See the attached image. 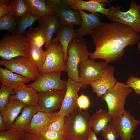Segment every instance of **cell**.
Wrapping results in <instances>:
<instances>
[{"label": "cell", "instance_id": "8fae6325", "mask_svg": "<svg viewBox=\"0 0 140 140\" xmlns=\"http://www.w3.org/2000/svg\"><path fill=\"white\" fill-rule=\"evenodd\" d=\"M87 86L68 78L67 81L66 91L62 104L57 115L62 117L68 116L79 108L77 104L78 92L81 88H86Z\"/></svg>", "mask_w": 140, "mask_h": 140}, {"label": "cell", "instance_id": "f1b7e54d", "mask_svg": "<svg viewBox=\"0 0 140 140\" xmlns=\"http://www.w3.org/2000/svg\"><path fill=\"white\" fill-rule=\"evenodd\" d=\"M9 13L17 22L29 12L24 0H10L9 2Z\"/></svg>", "mask_w": 140, "mask_h": 140}, {"label": "cell", "instance_id": "2e32d148", "mask_svg": "<svg viewBox=\"0 0 140 140\" xmlns=\"http://www.w3.org/2000/svg\"><path fill=\"white\" fill-rule=\"evenodd\" d=\"M56 15L61 25L68 26L74 25L80 26L81 25L82 18L78 10L71 9L62 0Z\"/></svg>", "mask_w": 140, "mask_h": 140}, {"label": "cell", "instance_id": "4dcf8cb0", "mask_svg": "<svg viewBox=\"0 0 140 140\" xmlns=\"http://www.w3.org/2000/svg\"><path fill=\"white\" fill-rule=\"evenodd\" d=\"M25 132L23 129L11 128L0 132V140H21Z\"/></svg>", "mask_w": 140, "mask_h": 140}, {"label": "cell", "instance_id": "9c48e42d", "mask_svg": "<svg viewBox=\"0 0 140 140\" xmlns=\"http://www.w3.org/2000/svg\"><path fill=\"white\" fill-rule=\"evenodd\" d=\"M45 51L46 59L39 72L46 73L66 71L67 67L64 60L62 47L60 44L52 43Z\"/></svg>", "mask_w": 140, "mask_h": 140}, {"label": "cell", "instance_id": "d6986e66", "mask_svg": "<svg viewBox=\"0 0 140 140\" xmlns=\"http://www.w3.org/2000/svg\"><path fill=\"white\" fill-rule=\"evenodd\" d=\"M20 101L10 96L9 101L5 108L0 111L4 122L6 130L11 128L12 124L19 113L26 106Z\"/></svg>", "mask_w": 140, "mask_h": 140}, {"label": "cell", "instance_id": "7dc6e473", "mask_svg": "<svg viewBox=\"0 0 140 140\" xmlns=\"http://www.w3.org/2000/svg\"></svg>", "mask_w": 140, "mask_h": 140}, {"label": "cell", "instance_id": "e575fe53", "mask_svg": "<svg viewBox=\"0 0 140 140\" xmlns=\"http://www.w3.org/2000/svg\"><path fill=\"white\" fill-rule=\"evenodd\" d=\"M101 132L104 140H116L119 137L118 132L110 122Z\"/></svg>", "mask_w": 140, "mask_h": 140}, {"label": "cell", "instance_id": "f6af8a7d", "mask_svg": "<svg viewBox=\"0 0 140 140\" xmlns=\"http://www.w3.org/2000/svg\"><path fill=\"white\" fill-rule=\"evenodd\" d=\"M138 104L140 105V101L138 102Z\"/></svg>", "mask_w": 140, "mask_h": 140}, {"label": "cell", "instance_id": "3957f363", "mask_svg": "<svg viewBox=\"0 0 140 140\" xmlns=\"http://www.w3.org/2000/svg\"><path fill=\"white\" fill-rule=\"evenodd\" d=\"M132 91V89L127 84L117 82L101 97L107 103V112L112 120L118 118L123 114L125 110L127 97Z\"/></svg>", "mask_w": 140, "mask_h": 140}, {"label": "cell", "instance_id": "603a6c76", "mask_svg": "<svg viewBox=\"0 0 140 140\" xmlns=\"http://www.w3.org/2000/svg\"><path fill=\"white\" fill-rule=\"evenodd\" d=\"M31 80L5 68H0V82L2 85L15 90L19 85Z\"/></svg>", "mask_w": 140, "mask_h": 140}, {"label": "cell", "instance_id": "ac0fdd59", "mask_svg": "<svg viewBox=\"0 0 140 140\" xmlns=\"http://www.w3.org/2000/svg\"><path fill=\"white\" fill-rule=\"evenodd\" d=\"M57 114V112L47 113L38 111L33 117L30 125L25 130V132L39 135Z\"/></svg>", "mask_w": 140, "mask_h": 140}, {"label": "cell", "instance_id": "d4e9b609", "mask_svg": "<svg viewBox=\"0 0 140 140\" xmlns=\"http://www.w3.org/2000/svg\"><path fill=\"white\" fill-rule=\"evenodd\" d=\"M38 111L37 105L26 106L22 110L20 115L13 122L11 128L25 130L30 125L33 117Z\"/></svg>", "mask_w": 140, "mask_h": 140}, {"label": "cell", "instance_id": "d590c367", "mask_svg": "<svg viewBox=\"0 0 140 140\" xmlns=\"http://www.w3.org/2000/svg\"><path fill=\"white\" fill-rule=\"evenodd\" d=\"M44 140H62L63 133L49 130H45L39 134Z\"/></svg>", "mask_w": 140, "mask_h": 140}, {"label": "cell", "instance_id": "4fadbf2b", "mask_svg": "<svg viewBox=\"0 0 140 140\" xmlns=\"http://www.w3.org/2000/svg\"><path fill=\"white\" fill-rule=\"evenodd\" d=\"M66 89H56L39 93L37 104L38 111L47 113L55 112L61 108Z\"/></svg>", "mask_w": 140, "mask_h": 140}, {"label": "cell", "instance_id": "bcb514c9", "mask_svg": "<svg viewBox=\"0 0 140 140\" xmlns=\"http://www.w3.org/2000/svg\"><path fill=\"white\" fill-rule=\"evenodd\" d=\"M64 140V139H63V140Z\"/></svg>", "mask_w": 140, "mask_h": 140}, {"label": "cell", "instance_id": "4316f807", "mask_svg": "<svg viewBox=\"0 0 140 140\" xmlns=\"http://www.w3.org/2000/svg\"><path fill=\"white\" fill-rule=\"evenodd\" d=\"M29 12L41 18L47 15H54L47 5L45 0H24Z\"/></svg>", "mask_w": 140, "mask_h": 140}, {"label": "cell", "instance_id": "277c9868", "mask_svg": "<svg viewBox=\"0 0 140 140\" xmlns=\"http://www.w3.org/2000/svg\"><path fill=\"white\" fill-rule=\"evenodd\" d=\"M67 53L66 64L68 78L74 81L80 82L78 66L80 64L89 58L90 54L85 40L78 37L74 38L68 45Z\"/></svg>", "mask_w": 140, "mask_h": 140}, {"label": "cell", "instance_id": "1f68e13d", "mask_svg": "<svg viewBox=\"0 0 140 140\" xmlns=\"http://www.w3.org/2000/svg\"><path fill=\"white\" fill-rule=\"evenodd\" d=\"M17 26V22L9 13L0 18L1 30L8 31L15 34Z\"/></svg>", "mask_w": 140, "mask_h": 140}, {"label": "cell", "instance_id": "f35d334b", "mask_svg": "<svg viewBox=\"0 0 140 140\" xmlns=\"http://www.w3.org/2000/svg\"><path fill=\"white\" fill-rule=\"evenodd\" d=\"M45 0L47 5L52 11L54 15H56L62 0Z\"/></svg>", "mask_w": 140, "mask_h": 140}, {"label": "cell", "instance_id": "5b68a950", "mask_svg": "<svg viewBox=\"0 0 140 140\" xmlns=\"http://www.w3.org/2000/svg\"><path fill=\"white\" fill-rule=\"evenodd\" d=\"M121 8V7L118 5L111 7L107 16L108 19L111 22L125 24L131 27L136 32H140V6L132 0L128 11H122Z\"/></svg>", "mask_w": 140, "mask_h": 140}, {"label": "cell", "instance_id": "f546056e", "mask_svg": "<svg viewBox=\"0 0 140 140\" xmlns=\"http://www.w3.org/2000/svg\"><path fill=\"white\" fill-rule=\"evenodd\" d=\"M41 18L38 16L29 12L17 22L15 34H23L27 29L30 27L36 21Z\"/></svg>", "mask_w": 140, "mask_h": 140}, {"label": "cell", "instance_id": "60d3db41", "mask_svg": "<svg viewBox=\"0 0 140 140\" xmlns=\"http://www.w3.org/2000/svg\"><path fill=\"white\" fill-rule=\"evenodd\" d=\"M21 140H44L39 134L25 132Z\"/></svg>", "mask_w": 140, "mask_h": 140}, {"label": "cell", "instance_id": "5bb4252c", "mask_svg": "<svg viewBox=\"0 0 140 140\" xmlns=\"http://www.w3.org/2000/svg\"><path fill=\"white\" fill-rule=\"evenodd\" d=\"M70 8L74 10H85L91 13L99 12L107 16L111 8H106V4L111 3V0H62Z\"/></svg>", "mask_w": 140, "mask_h": 140}, {"label": "cell", "instance_id": "7402d4cb", "mask_svg": "<svg viewBox=\"0 0 140 140\" xmlns=\"http://www.w3.org/2000/svg\"><path fill=\"white\" fill-rule=\"evenodd\" d=\"M14 91L15 94L10 95L12 99L20 101L26 106L37 105L39 94L32 88L24 84L19 85Z\"/></svg>", "mask_w": 140, "mask_h": 140}, {"label": "cell", "instance_id": "7a4b0ae2", "mask_svg": "<svg viewBox=\"0 0 140 140\" xmlns=\"http://www.w3.org/2000/svg\"><path fill=\"white\" fill-rule=\"evenodd\" d=\"M92 130L90 116L87 111L78 108L65 117L64 140H87Z\"/></svg>", "mask_w": 140, "mask_h": 140}, {"label": "cell", "instance_id": "ffe728a7", "mask_svg": "<svg viewBox=\"0 0 140 140\" xmlns=\"http://www.w3.org/2000/svg\"><path fill=\"white\" fill-rule=\"evenodd\" d=\"M78 37V36L73 26H66L60 24L57 32L56 37L52 38L51 43H58L62 46L64 60L66 64L67 60V49L68 45L72 39Z\"/></svg>", "mask_w": 140, "mask_h": 140}, {"label": "cell", "instance_id": "7bdbcfd3", "mask_svg": "<svg viewBox=\"0 0 140 140\" xmlns=\"http://www.w3.org/2000/svg\"><path fill=\"white\" fill-rule=\"evenodd\" d=\"M87 140H98L94 132L92 129L89 133Z\"/></svg>", "mask_w": 140, "mask_h": 140}, {"label": "cell", "instance_id": "6da1fadb", "mask_svg": "<svg viewBox=\"0 0 140 140\" xmlns=\"http://www.w3.org/2000/svg\"><path fill=\"white\" fill-rule=\"evenodd\" d=\"M91 34L95 50L90 53L92 59H101L109 63L120 60L125 48L140 41V34L131 27L116 22L105 23L94 29Z\"/></svg>", "mask_w": 140, "mask_h": 140}, {"label": "cell", "instance_id": "30bf717a", "mask_svg": "<svg viewBox=\"0 0 140 140\" xmlns=\"http://www.w3.org/2000/svg\"><path fill=\"white\" fill-rule=\"evenodd\" d=\"M79 66L80 82L86 85H90L96 81L109 67L103 61L96 62L94 60L89 58Z\"/></svg>", "mask_w": 140, "mask_h": 140}, {"label": "cell", "instance_id": "9a60e30c", "mask_svg": "<svg viewBox=\"0 0 140 140\" xmlns=\"http://www.w3.org/2000/svg\"><path fill=\"white\" fill-rule=\"evenodd\" d=\"M114 67L109 66L98 80L90 85L93 92L96 94L98 97H101L117 82L114 76Z\"/></svg>", "mask_w": 140, "mask_h": 140}, {"label": "cell", "instance_id": "44dd1931", "mask_svg": "<svg viewBox=\"0 0 140 140\" xmlns=\"http://www.w3.org/2000/svg\"><path fill=\"white\" fill-rule=\"evenodd\" d=\"M39 26L45 33L46 41L45 44L46 50L52 44L54 34L57 32L60 24L58 17L56 15H47L38 20Z\"/></svg>", "mask_w": 140, "mask_h": 140}, {"label": "cell", "instance_id": "836d02e7", "mask_svg": "<svg viewBox=\"0 0 140 140\" xmlns=\"http://www.w3.org/2000/svg\"><path fill=\"white\" fill-rule=\"evenodd\" d=\"M15 94L14 90L2 85L0 88V111L3 109L8 102L10 96Z\"/></svg>", "mask_w": 140, "mask_h": 140}, {"label": "cell", "instance_id": "ee69618b", "mask_svg": "<svg viewBox=\"0 0 140 140\" xmlns=\"http://www.w3.org/2000/svg\"><path fill=\"white\" fill-rule=\"evenodd\" d=\"M138 47L140 51V41H139L138 43Z\"/></svg>", "mask_w": 140, "mask_h": 140}, {"label": "cell", "instance_id": "7c38bea8", "mask_svg": "<svg viewBox=\"0 0 140 140\" xmlns=\"http://www.w3.org/2000/svg\"><path fill=\"white\" fill-rule=\"evenodd\" d=\"M110 123L118 132L121 140H131L140 120L135 119L129 111L125 110L120 117L111 120Z\"/></svg>", "mask_w": 140, "mask_h": 140}, {"label": "cell", "instance_id": "cb8c5ba5", "mask_svg": "<svg viewBox=\"0 0 140 140\" xmlns=\"http://www.w3.org/2000/svg\"><path fill=\"white\" fill-rule=\"evenodd\" d=\"M26 57L39 69H40L46 58V52L40 48L27 42L24 48Z\"/></svg>", "mask_w": 140, "mask_h": 140}, {"label": "cell", "instance_id": "74e56055", "mask_svg": "<svg viewBox=\"0 0 140 140\" xmlns=\"http://www.w3.org/2000/svg\"><path fill=\"white\" fill-rule=\"evenodd\" d=\"M77 103L79 109L86 110L90 106V101L88 96L82 93L78 97Z\"/></svg>", "mask_w": 140, "mask_h": 140}, {"label": "cell", "instance_id": "d6a6232c", "mask_svg": "<svg viewBox=\"0 0 140 140\" xmlns=\"http://www.w3.org/2000/svg\"><path fill=\"white\" fill-rule=\"evenodd\" d=\"M65 117L57 114L53 118L44 130H49L63 133L64 130Z\"/></svg>", "mask_w": 140, "mask_h": 140}, {"label": "cell", "instance_id": "e0dca14e", "mask_svg": "<svg viewBox=\"0 0 140 140\" xmlns=\"http://www.w3.org/2000/svg\"><path fill=\"white\" fill-rule=\"evenodd\" d=\"M82 18L80 27L75 29L79 38L86 35L91 34L93 30L104 23L100 21L99 16L100 15L96 13L88 14L82 10H78Z\"/></svg>", "mask_w": 140, "mask_h": 140}, {"label": "cell", "instance_id": "8992f818", "mask_svg": "<svg viewBox=\"0 0 140 140\" xmlns=\"http://www.w3.org/2000/svg\"><path fill=\"white\" fill-rule=\"evenodd\" d=\"M27 39L25 35L12 34L3 37L0 41V56L2 59L25 57V46Z\"/></svg>", "mask_w": 140, "mask_h": 140}, {"label": "cell", "instance_id": "484cf974", "mask_svg": "<svg viewBox=\"0 0 140 140\" xmlns=\"http://www.w3.org/2000/svg\"><path fill=\"white\" fill-rule=\"evenodd\" d=\"M111 116L104 110L100 109L90 116L92 128L95 134L104 129L111 121Z\"/></svg>", "mask_w": 140, "mask_h": 140}, {"label": "cell", "instance_id": "52a82bcc", "mask_svg": "<svg viewBox=\"0 0 140 140\" xmlns=\"http://www.w3.org/2000/svg\"><path fill=\"white\" fill-rule=\"evenodd\" d=\"M0 65L31 80L35 81L40 73L38 69L25 57H17L9 60L1 59Z\"/></svg>", "mask_w": 140, "mask_h": 140}, {"label": "cell", "instance_id": "b9f144b4", "mask_svg": "<svg viewBox=\"0 0 140 140\" xmlns=\"http://www.w3.org/2000/svg\"><path fill=\"white\" fill-rule=\"evenodd\" d=\"M6 130L5 124L1 115L0 114V132Z\"/></svg>", "mask_w": 140, "mask_h": 140}, {"label": "cell", "instance_id": "ba28073f", "mask_svg": "<svg viewBox=\"0 0 140 140\" xmlns=\"http://www.w3.org/2000/svg\"><path fill=\"white\" fill-rule=\"evenodd\" d=\"M61 72L40 73L37 79L27 86L39 93L56 89H66L67 81L61 79Z\"/></svg>", "mask_w": 140, "mask_h": 140}, {"label": "cell", "instance_id": "83f0119b", "mask_svg": "<svg viewBox=\"0 0 140 140\" xmlns=\"http://www.w3.org/2000/svg\"><path fill=\"white\" fill-rule=\"evenodd\" d=\"M27 39V42L40 48H42L46 41V34L38 26L37 28H30L24 33Z\"/></svg>", "mask_w": 140, "mask_h": 140}, {"label": "cell", "instance_id": "8d00e7d4", "mask_svg": "<svg viewBox=\"0 0 140 140\" xmlns=\"http://www.w3.org/2000/svg\"><path fill=\"white\" fill-rule=\"evenodd\" d=\"M126 84L133 89L136 94H140V78L131 76L128 79Z\"/></svg>", "mask_w": 140, "mask_h": 140}, {"label": "cell", "instance_id": "ab89813d", "mask_svg": "<svg viewBox=\"0 0 140 140\" xmlns=\"http://www.w3.org/2000/svg\"><path fill=\"white\" fill-rule=\"evenodd\" d=\"M9 0H0V18L9 13Z\"/></svg>", "mask_w": 140, "mask_h": 140}]
</instances>
